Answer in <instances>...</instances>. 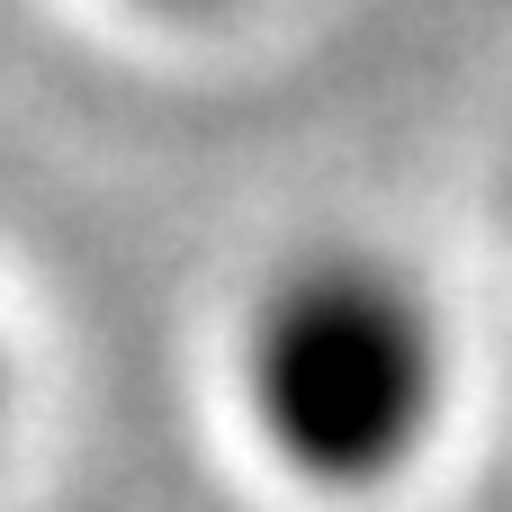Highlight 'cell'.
I'll return each instance as SVG.
<instances>
[{
	"mask_svg": "<svg viewBox=\"0 0 512 512\" xmlns=\"http://www.w3.org/2000/svg\"><path fill=\"white\" fill-rule=\"evenodd\" d=\"M459 396L441 297L378 252L288 261L243 324V414L315 495H387L423 468Z\"/></svg>",
	"mask_w": 512,
	"mask_h": 512,
	"instance_id": "1",
	"label": "cell"
},
{
	"mask_svg": "<svg viewBox=\"0 0 512 512\" xmlns=\"http://www.w3.org/2000/svg\"><path fill=\"white\" fill-rule=\"evenodd\" d=\"M0 432H9V351H0Z\"/></svg>",
	"mask_w": 512,
	"mask_h": 512,
	"instance_id": "2",
	"label": "cell"
},
{
	"mask_svg": "<svg viewBox=\"0 0 512 512\" xmlns=\"http://www.w3.org/2000/svg\"><path fill=\"white\" fill-rule=\"evenodd\" d=\"M144 9H198V0H144Z\"/></svg>",
	"mask_w": 512,
	"mask_h": 512,
	"instance_id": "3",
	"label": "cell"
}]
</instances>
